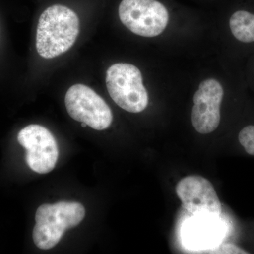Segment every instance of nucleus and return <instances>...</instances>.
Wrapping results in <instances>:
<instances>
[{
  "label": "nucleus",
  "mask_w": 254,
  "mask_h": 254,
  "mask_svg": "<svg viewBox=\"0 0 254 254\" xmlns=\"http://www.w3.org/2000/svg\"><path fill=\"white\" fill-rule=\"evenodd\" d=\"M79 34V19L72 9L61 4L47 8L40 16L36 49L45 59H53L71 48Z\"/></svg>",
  "instance_id": "nucleus-1"
},
{
  "label": "nucleus",
  "mask_w": 254,
  "mask_h": 254,
  "mask_svg": "<svg viewBox=\"0 0 254 254\" xmlns=\"http://www.w3.org/2000/svg\"><path fill=\"white\" fill-rule=\"evenodd\" d=\"M84 217V207L78 202L41 205L37 209L36 224L33 231L35 245L43 250L53 248L64 232L79 225Z\"/></svg>",
  "instance_id": "nucleus-2"
},
{
  "label": "nucleus",
  "mask_w": 254,
  "mask_h": 254,
  "mask_svg": "<svg viewBox=\"0 0 254 254\" xmlns=\"http://www.w3.org/2000/svg\"><path fill=\"white\" fill-rule=\"evenodd\" d=\"M106 86L114 102L128 113H141L148 106V92L141 72L134 65H112L106 72Z\"/></svg>",
  "instance_id": "nucleus-3"
},
{
  "label": "nucleus",
  "mask_w": 254,
  "mask_h": 254,
  "mask_svg": "<svg viewBox=\"0 0 254 254\" xmlns=\"http://www.w3.org/2000/svg\"><path fill=\"white\" fill-rule=\"evenodd\" d=\"M119 16L130 31L147 38L161 34L169 21L168 10L157 0H123Z\"/></svg>",
  "instance_id": "nucleus-4"
},
{
  "label": "nucleus",
  "mask_w": 254,
  "mask_h": 254,
  "mask_svg": "<svg viewBox=\"0 0 254 254\" xmlns=\"http://www.w3.org/2000/svg\"><path fill=\"white\" fill-rule=\"evenodd\" d=\"M68 115L76 121L85 123L98 131L106 129L113 122V113L104 100L83 84L70 87L65 95Z\"/></svg>",
  "instance_id": "nucleus-5"
},
{
  "label": "nucleus",
  "mask_w": 254,
  "mask_h": 254,
  "mask_svg": "<svg viewBox=\"0 0 254 254\" xmlns=\"http://www.w3.org/2000/svg\"><path fill=\"white\" fill-rule=\"evenodd\" d=\"M18 141L26 150V163L38 174L50 173L59 157L58 143L53 133L46 127L31 125L18 134Z\"/></svg>",
  "instance_id": "nucleus-6"
},
{
  "label": "nucleus",
  "mask_w": 254,
  "mask_h": 254,
  "mask_svg": "<svg viewBox=\"0 0 254 254\" xmlns=\"http://www.w3.org/2000/svg\"><path fill=\"white\" fill-rule=\"evenodd\" d=\"M176 193L187 211L197 218L215 220L221 215L220 199L211 182L205 177L190 175L182 179Z\"/></svg>",
  "instance_id": "nucleus-7"
},
{
  "label": "nucleus",
  "mask_w": 254,
  "mask_h": 254,
  "mask_svg": "<svg viewBox=\"0 0 254 254\" xmlns=\"http://www.w3.org/2000/svg\"><path fill=\"white\" fill-rule=\"evenodd\" d=\"M224 88L220 82L208 78L200 83L193 96L191 112L192 125L195 131L202 134L212 133L220 123V106L224 97Z\"/></svg>",
  "instance_id": "nucleus-8"
},
{
  "label": "nucleus",
  "mask_w": 254,
  "mask_h": 254,
  "mask_svg": "<svg viewBox=\"0 0 254 254\" xmlns=\"http://www.w3.org/2000/svg\"><path fill=\"white\" fill-rule=\"evenodd\" d=\"M229 28L237 43L245 46H254V12L239 9L229 19Z\"/></svg>",
  "instance_id": "nucleus-9"
},
{
  "label": "nucleus",
  "mask_w": 254,
  "mask_h": 254,
  "mask_svg": "<svg viewBox=\"0 0 254 254\" xmlns=\"http://www.w3.org/2000/svg\"><path fill=\"white\" fill-rule=\"evenodd\" d=\"M198 221L190 225L187 237L189 242L200 247L213 243L216 237L220 236V226L213 219L198 218Z\"/></svg>",
  "instance_id": "nucleus-10"
},
{
  "label": "nucleus",
  "mask_w": 254,
  "mask_h": 254,
  "mask_svg": "<svg viewBox=\"0 0 254 254\" xmlns=\"http://www.w3.org/2000/svg\"><path fill=\"white\" fill-rule=\"evenodd\" d=\"M239 141L248 154L254 155V125H248L239 133Z\"/></svg>",
  "instance_id": "nucleus-11"
},
{
  "label": "nucleus",
  "mask_w": 254,
  "mask_h": 254,
  "mask_svg": "<svg viewBox=\"0 0 254 254\" xmlns=\"http://www.w3.org/2000/svg\"><path fill=\"white\" fill-rule=\"evenodd\" d=\"M200 253L215 254H247L248 252L242 250L240 247L232 244H225L218 247L211 249H205Z\"/></svg>",
  "instance_id": "nucleus-12"
},
{
  "label": "nucleus",
  "mask_w": 254,
  "mask_h": 254,
  "mask_svg": "<svg viewBox=\"0 0 254 254\" xmlns=\"http://www.w3.org/2000/svg\"><path fill=\"white\" fill-rule=\"evenodd\" d=\"M82 127H86L87 125L85 123H81Z\"/></svg>",
  "instance_id": "nucleus-13"
},
{
  "label": "nucleus",
  "mask_w": 254,
  "mask_h": 254,
  "mask_svg": "<svg viewBox=\"0 0 254 254\" xmlns=\"http://www.w3.org/2000/svg\"><path fill=\"white\" fill-rule=\"evenodd\" d=\"M253 75H254V67H253Z\"/></svg>",
  "instance_id": "nucleus-14"
}]
</instances>
